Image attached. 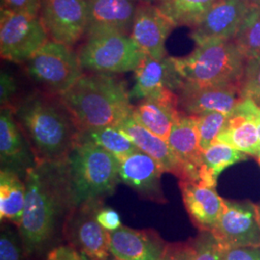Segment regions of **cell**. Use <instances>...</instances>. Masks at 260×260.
Segmentation results:
<instances>
[{"label":"cell","mask_w":260,"mask_h":260,"mask_svg":"<svg viewBox=\"0 0 260 260\" xmlns=\"http://www.w3.org/2000/svg\"><path fill=\"white\" fill-rule=\"evenodd\" d=\"M25 205L19 226L26 256L47 249L66 214L74 209L68 160L38 162L24 178Z\"/></svg>","instance_id":"1"},{"label":"cell","mask_w":260,"mask_h":260,"mask_svg":"<svg viewBox=\"0 0 260 260\" xmlns=\"http://www.w3.org/2000/svg\"><path fill=\"white\" fill-rule=\"evenodd\" d=\"M38 162L66 160L77 144L79 128L60 95L35 92L14 105Z\"/></svg>","instance_id":"2"},{"label":"cell","mask_w":260,"mask_h":260,"mask_svg":"<svg viewBox=\"0 0 260 260\" xmlns=\"http://www.w3.org/2000/svg\"><path fill=\"white\" fill-rule=\"evenodd\" d=\"M60 96L80 131L117 125L133 110L127 85L115 75L84 74Z\"/></svg>","instance_id":"3"},{"label":"cell","mask_w":260,"mask_h":260,"mask_svg":"<svg viewBox=\"0 0 260 260\" xmlns=\"http://www.w3.org/2000/svg\"><path fill=\"white\" fill-rule=\"evenodd\" d=\"M67 160L75 208L102 202L121 182L119 159L94 144L77 143Z\"/></svg>","instance_id":"4"},{"label":"cell","mask_w":260,"mask_h":260,"mask_svg":"<svg viewBox=\"0 0 260 260\" xmlns=\"http://www.w3.org/2000/svg\"><path fill=\"white\" fill-rule=\"evenodd\" d=\"M173 60L183 80L198 85H241L247 62L233 40L205 42Z\"/></svg>","instance_id":"5"},{"label":"cell","mask_w":260,"mask_h":260,"mask_svg":"<svg viewBox=\"0 0 260 260\" xmlns=\"http://www.w3.org/2000/svg\"><path fill=\"white\" fill-rule=\"evenodd\" d=\"M77 52L84 71L107 75L134 72L146 55L130 35L116 31L85 36Z\"/></svg>","instance_id":"6"},{"label":"cell","mask_w":260,"mask_h":260,"mask_svg":"<svg viewBox=\"0 0 260 260\" xmlns=\"http://www.w3.org/2000/svg\"><path fill=\"white\" fill-rule=\"evenodd\" d=\"M30 78L45 92L61 95L84 75L78 52L49 40L26 62Z\"/></svg>","instance_id":"7"},{"label":"cell","mask_w":260,"mask_h":260,"mask_svg":"<svg viewBox=\"0 0 260 260\" xmlns=\"http://www.w3.org/2000/svg\"><path fill=\"white\" fill-rule=\"evenodd\" d=\"M49 41L40 16L1 10L0 53L4 60L26 63Z\"/></svg>","instance_id":"8"},{"label":"cell","mask_w":260,"mask_h":260,"mask_svg":"<svg viewBox=\"0 0 260 260\" xmlns=\"http://www.w3.org/2000/svg\"><path fill=\"white\" fill-rule=\"evenodd\" d=\"M211 233L223 249L260 247L259 206L250 201L224 200Z\"/></svg>","instance_id":"9"},{"label":"cell","mask_w":260,"mask_h":260,"mask_svg":"<svg viewBox=\"0 0 260 260\" xmlns=\"http://www.w3.org/2000/svg\"><path fill=\"white\" fill-rule=\"evenodd\" d=\"M39 16L51 41L74 47L86 34L84 0H41Z\"/></svg>","instance_id":"10"},{"label":"cell","mask_w":260,"mask_h":260,"mask_svg":"<svg viewBox=\"0 0 260 260\" xmlns=\"http://www.w3.org/2000/svg\"><path fill=\"white\" fill-rule=\"evenodd\" d=\"M177 93L180 111L190 116L208 112L230 116L244 101L241 85H198L184 81Z\"/></svg>","instance_id":"11"},{"label":"cell","mask_w":260,"mask_h":260,"mask_svg":"<svg viewBox=\"0 0 260 260\" xmlns=\"http://www.w3.org/2000/svg\"><path fill=\"white\" fill-rule=\"evenodd\" d=\"M250 0H217L192 28L190 37L201 45L208 41H232L251 8Z\"/></svg>","instance_id":"12"},{"label":"cell","mask_w":260,"mask_h":260,"mask_svg":"<svg viewBox=\"0 0 260 260\" xmlns=\"http://www.w3.org/2000/svg\"><path fill=\"white\" fill-rule=\"evenodd\" d=\"M176 24L156 4L150 2L138 3L130 32V37L140 49L154 58L167 55L166 40Z\"/></svg>","instance_id":"13"},{"label":"cell","mask_w":260,"mask_h":260,"mask_svg":"<svg viewBox=\"0 0 260 260\" xmlns=\"http://www.w3.org/2000/svg\"><path fill=\"white\" fill-rule=\"evenodd\" d=\"M0 161L1 170L14 172L23 179L28 170L37 164L28 138L10 106L1 107L0 112Z\"/></svg>","instance_id":"14"},{"label":"cell","mask_w":260,"mask_h":260,"mask_svg":"<svg viewBox=\"0 0 260 260\" xmlns=\"http://www.w3.org/2000/svg\"><path fill=\"white\" fill-rule=\"evenodd\" d=\"M102 202L76 207L78 213L72 218L71 239L75 249L90 260H107L110 257L109 232L99 223L95 213Z\"/></svg>","instance_id":"15"},{"label":"cell","mask_w":260,"mask_h":260,"mask_svg":"<svg viewBox=\"0 0 260 260\" xmlns=\"http://www.w3.org/2000/svg\"><path fill=\"white\" fill-rule=\"evenodd\" d=\"M184 83L173 57L154 58L145 55L134 71V85L129 90L130 99L141 101L163 90L177 92Z\"/></svg>","instance_id":"16"},{"label":"cell","mask_w":260,"mask_h":260,"mask_svg":"<svg viewBox=\"0 0 260 260\" xmlns=\"http://www.w3.org/2000/svg\"><path fill=\"white\" fill-rule=\"evenodd\" d=\"M119 161L121 182L129 186L143 199L158 204L167 202L161 187L164 171L153 158L137 150Z\"/></svg>","instance_id":"17"},{"label":"cell","mask_w":260,"mask_h":260,"mask_svg":"<svg viewBox=\"0 0 260 260\" xmlns=\"http://www.w3.org/2000/svg\"><path fill=\"white\" fill-rule=\"evenodd\" d=\"M86 34L116 31L130 35L138 2L135 0H84Z\"/></svg>","instance_id":"18"},{"label":"cell","mask_w":260,"mask_h":260,"mask_svg":"<svg viewBox=\"0 0 260 260\" xmlns=\"http://www.w3.org/2000/svg\"><path fill=\"white\" fill-rule=\"evenodd\" d=\"M181 113L177 92L169 89L141 100L132 110V115L138 122L166 141L174 122Z\"/></svg>","instance_id":"19"},{"label":"cell","mask_w":260,"mask_h":260,"mask_svg":"<svg viewBox=\"0 0 260 260\" xmlns=\"http://www.w3.org/2000/svg\"><path fill=\"white\" fill-rule=\"evenodd\" d=\"M167 142L184 169L185 180L199 182L203 151L200 147L195 116L181 113L172 126Z\"/></svg>","instance_id":"20"},{"label":"cell","mask_w":260,"mask_h":260,"mask_svg":"<svg viewBox=\"0 0 260 260\" xmlns=\"http://www.w3.org/2000/svg\"><path fill=\"white\" fill-rule=\"evenodd\" d=\"M110 252L120 260H161L166 244L153 231L121 225L109 233Z\"/></svg>","instance_id":"21"},{"label":"cell","mask_w":260,"mask_h":260,"mask_svg":"<svg viewBox=\"0 0 260 260\" xmlns=\"http://www.w3.org/2000/svg\"><path fill=\"white\" fill-rule=\"evenodd\" d=\"M186 210L200 231H212L223 211L224 200L216 188L191 180H179Z\"/></svg>","instance_id":"22"},{"label":"cell","mask_w":260,"mask_h":260,"mask_svg":"<svg viewBox=\"0 0 260 260\" xmlns=\"http://www.w3.org/2000/svg\"><path fill=\"white\" fill-rule=\"evenodd\" d=\"M117 125L127 134L141 151L153 158L163 169L164 173L173 174L179 180H185L184 169L170 148L167 141L143 126L133 117L132 112Z\"/></svg>","instance_id":"23"},{"label":"cell","mask_w":260,"mask_h":260,"mask_svg":"<svg viewBox=\"0 0 260 260\" xmlns=\"http://www.w3.org/2000/svg\"><path fill=\"white\" fill-rule=\"evenodd\" d=\"M253 102L246 99L228 117L216 141L223 142L247 155L257 158L260 141L257 125L252 113Z\"/></svg>","instance_id":"24"},{"label":"cell","mask_w":260,"mask_h":260,"mask_svg":"<svg viewBox=\"0 0 260 260\" xmlns=\"http://www.w3.org/2000/svg\"><path fill=\"white\" fill-rule=\"evenodd\" d=\"M26 186L22 177L8 170L0 171V218L20 226L25 205Z\"/></svg>","instance_id":"25"},{"label":"cell","mask_w":260,"mask_h":260,"mask_svg":"<svg viewBox=\"0 0 260 260\" xmlns=\"http://www.w3.org/2000/svg\"><path fill=\"white\" fill-rule=\"evenodd\" d=\"M249 155L228 144L215 141L209 148L203 151V163L200 170L199 182L216 188L218 177L226 168L246 161Z\"/></svg>","instance_id":"26"},{"label":"cell","mask_w":260,"mask_h":260,"mask_svg":"<svg viewBox=\"0 0 260 260\" xmlns=\"http://www.w3.org/2000/svg\"><path fill=\"white\" fill-rule=\"evenodd\" d=\"M77 143H92L121 160L140 150L118 125H107L79 131Z\"/></svg>","instance_id":"27"},{"label":"cell","mask_w":260,"mask_h":260,"mask_svg":"<svg viewBox=\"0 0 260 260\" xmlns=\"http://www.w3.org/2000/svg\"><path fill=\"white\" fill-rule=\"evenodd\" d=\"M217 0H157L156 5L176 26L193 28Z\"/></svg>","instance_id":"28"},{"label":"cell","mask_w":260,"mask_h":260,"mask_svg":"<svg viewBox=\"0 0 260 260\" xmlns=\"http://www.w3.org/2000/svg\"><path fill=\"white\" fill-rule=\"evenodd\" d=\"M246 61L260 59V7L251 8L233 40Z\"/></svg>","instance_id":"29"},{"label":"cell","mask_w":260,"mask_h":260,"mask_svg":"<svg viewBox=\"0 0 260 260\" xmlns=\"http://www.w3.org/2000/svg\"><path fill=\"white\" fill-rule=\"evenodd\" d=\"M228 117V115L220 112H208L195 116L202 151L209 148L216 141L224 126Z\"/></svg>","instance_id":"30"},{"label":"cell","mask_w":260,"mask_h":260,"mask_svg":"<svg viewBox=\"0 0 260 260\" xmlns=\"http://www.w3.org/2000/svg\"><path fill=\"white\" fill-rule=\"evenodd\" d=\"M191 244L194 260H224V249L210 231H200Z\"/></svg>","instance_id":"31"},{"label":"cell","mask_w":260,"mask_h":260,"mask_svg":"<svg viewBox=\"0 0 260 260\" xmlns=\"http://www.w3.org/2000/svg\"><path fill=\"white\" fill-rule=\"evenodd\" d=\"M241 94L244 100H251L260 108V59L246 62L242 78Z\"/></svg>","instance_id":"32"},{"label":"cell","mask_w":260,"mask_h":260,"mask_svg":"<svg viewBox=\"0 0 260 260\" xmlns=\"http://www.w3.org/2000/svg\"><path fill=\"white\" fill-rule=\"evenodd\" d=\"M25 256L21 238L9 229H3L0 237V260H24Z\"/></svg>","instance_id":"33"},{"label":"cell","mask_w":260,"mask_h":260,"mask_svg":"<svg viewBox=\"0 0 260 260\" xmlns=\"http://www.w3.org/2000/svg\"><path fill=\"white\" fill-rule=\"evenodd\" d=\"M161 260H194L191 242L166 244Z\"/></svg>","instance_id":"34"},{"label":"cell","mask_w":260,"mask_h":260,"mask_svg":"<svg viewBox=\"0 0 260 260\" xmlns=\"http://www.w3.org/2000/svg\"><path fill=\"white\" fill-rule=\"evenodd\" d=\"M18 93V83L14 76L7 72L0 75V103L1 107H13L12 102Z\"/></svg>","instance_id":"35"},{"label":"cell","mask_w":260,"mask_h":260,"mask_svg":"<svg viewBox=\"0 0 260 260\" xmlns=\"http://www.w3.org/2000/svg\"><path fill=\"white\" fill-rule=\"evenodd\" d=\"M41 0H1V10L38 16Z\"/></svg>","instance_id":"36"},{"label":"cell","mask_w":260,"mask_h":260,"mask_svg":"<svg viewBox=\"0 0 260 260\" xmlns=\"http://www.w3.org/2000/svg\"><path fill=\"white\" fill-rule=\"evenodd\" d=\"M95 219L103 229L109 233L117 231L122 225L120 215L112 208L99 207L95 213Z\"/></svg>","instance_id":"37"},{"label":"cell","mask_w":260,"mask_h":260,"mask_svg":"<svg viewBox=\"0 0 260 260\" xmlns=\"http://www.w3.org/2000/svg\"><path fill=\"white\" fill-rule=\"evenodd\" d=\"M224 260H260V247L224 249Z\"/></svg>","instance_id":"38"},{"label":"cell","mask_w":260,"mask_h":260,"mask_svg":"<svg viewBox=\"0 0 260 260\" xmlns=\"http://www.w3.org/2000/svg\"><path fill=\"white\" fill-rule=\"evenodd\" d=\"M47 260H85L72 246H58L48 252Z\"/></svg>","instance_id":"39"},{"label":"cell","mask_w":260,"mask_h":260,"mask_svg":"<svg viewBox=\"0 0 260 260\" xmlns=\"http://www.w3.org/2000/svg\"><path fill=\"white\" fill-rule=\"evenodd\" d=\"M252 113H253V116H254V120L256 122V125H257V130H258V136H259L260 141V108L255 104L253 103V106H252ZM258 163L260 165V153L258 155V157L256 158Z\"/></svg>","instance_id":"40"},{"label":"cell","mask_w":260,"mask_h":260,"mask_svg":"<svg viewBox=\"0 0 260 260\" xmlns=\"http://www.w3.org/2000/svg\"><path fill=\"white\" fill-rule=\"evenodd\" d=\"M135 1H137L138 3H140V2H150V3H156V2H157V0H135Z\"/></svg>","instance_id":"41"},{"label":"cell","mask_w":260,"mask_h":260,"mask_svg":"<svg viewBox=\"0 0 260 260\" xmlns=\"http://www.w3.org/2000/svg\"><path fill=\"white\" fill-rule=\"evenodd\" d=\"M251 4L253 5H256V6H259L260 7V0H250Z\"/></svg>","instance_id":"42"},{"label":"cell","mask_w":260,"mask_h":260,"mask_svg":"<svg viewBox=\"0 0 260 260\" xmlns=\"http://www.w3.org/2000/svg\"><path fill=\"white\" fill-rule=\"evenodd\" d=\"M113 257H114V256H113ZM107 260H120V259H118V258H116V257H114V258H110V257H109V258H108V259Z\"/></svg>","instance_id":"43"},{"label":"cell","mask_w":260,"mask_h":260,"mask_svg":"<svg viewBox=\"0 0 260 260\" xmlns=\"http://www.w3.org/2000/svg\"><path fill=\"white\" fill-rule=\"evenodd\" d=\"M258 206H259V213H260V205H258Z\"/></svg>","instance_id":"44"}]
</instances>
